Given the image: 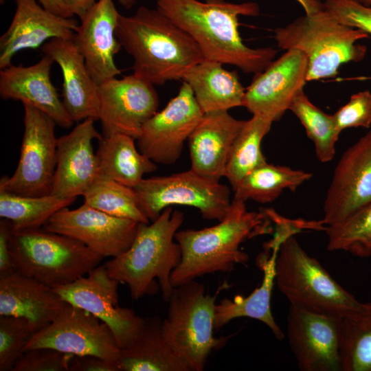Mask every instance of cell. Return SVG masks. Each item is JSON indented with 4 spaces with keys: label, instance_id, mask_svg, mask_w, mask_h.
Wrapping results in <instances>:
<instances>
[{
    "label": "cell",
    "instance_id": "cell-19",
    "mask_svg": "<svg viewBox=\"0 0 371 371\" xmlns=\"http://www.w3.org/2000/svg\"><path fill=\"white\" fill-rule=\"evenodd\" d=\"M93 118L78 124L58 138L56 165L51 194L65 199L83 196L99 177V164L93 142L102 136Z\"/></svg>",
    "mask_w": 371,
    "mask_h": 371
},
{
    "label": "cell",
    "instance_id": "cell-7",
    "mask_svg": "<svg viewBox=\"0 0 371 371\" xmlns=\"http://www.w3.org/2000/svg\"><path fill=\"white\" fill-rule=\"evenodd\" d=\"M216 295L192 280L175 286L162 320L163 335L190 371H202L210 353L223 347L229 336H214Z\"/></svg>",
    "mask_w": 371,
    "mask_h": 371
},
{
    "label": "cell",
    "instance_id": "cell-2",
    "mask_svg": "<svg viewBox=\"0 0 371 371\" xmlns=\"http://www.w3.org/2000/svg\"><path fill=\"white\" fill-rule=\"evenodd\" d=\"M116 36L133 60V73L154 85L182 80L203 60L196 43L157 8L139 7L129 16L120 15Z\"/></svg>",
    "mask_w": 371,
    "mask_h": 371
},
{
    "label": "cell",
    "instance_id": "cell-30",
    "mask_svg": "<svg viewBox=\"0 0 371 371\" xmlns=\"http://www.w3.org/2000/svg\"><path fill=\"white\" fill-rule=\"evenodd\" d=\"M313 176L311 172L267 162L247 174L234 190L232 200L269 203L285 190L295 192Z\"/></svg>",
    "mask_w": 371,
    "mask_h": 371
},
{
    "label": "cell",
    "instance_id": "cell-44",
    "mask_svg": "<svg viewBox=\"0 0 371 371\" xmlns=\"http://www.w3.org/2000/svg\"><path fill=\"white\" fill-rule=\"evenodd\" d=\"M46 10L63 17H73L74 14L62 0H38Z\"/></svg>",
    "mask_w": 371,
    "mask_h": 371
},
{
    "label": "cell",
    "instance_id": "cell-38",
    "mask_svg": "<svg viewBox=\"0 0 371 371\" xmlns=\"http://www.w3.org/2000/svg\"><path fill=\"white\" fill-rule=\"evenodd\" d=\"M74 355L50 348H35L25 350L12 371H69Z\"/></svg>",
    "mask_w": 371,
    "mask_h": 371
},
{
    "label": "cell",
    "instance_id": "cell-6",
    "mask_svg": "<svg viewBox=\"0 0 371 371\" xmlns=\"http://www.w3.org/2000/svg\"><path fill=\"white\" fill-rule=\"evenodd\" d=\"M9 249L15 271L52 288L87 275L104 258L75 238L43 228L12 231Z\"/></svg>",
    "mask_w": 371,
    "mask_h": 371
},
{
    "label": "cell",
    "instance_id": "cell-45",
    "mask_svg": "<svg viewBox=\"0 0 371 371\" xmlns=\"http://www.w3.org/2000/svg\"><path fill=\"white\" fill-rule=\"evenodd\" d=\"M303 8L306 14H312L324 8L321 0H295Z\"/></svg>",
    "mask_w": 371,
    "mask_h": 371
},
{
    "label": "cell",
    "instance_id": "cell-1",
    "mask_svg": "<svg viewBox=\"0 0 371 371\" xmlns=\"http://www.w3.org/2000/svg\"><path fill=\"white\" fill-rule=\"evenodd\" d=\"M156 8L183 30L196 43L205 59L234 65L256 74L274 59L271 47L251 48L241 38L240 16H257L255 2L224 0H155Z\"/></svg>",
    "mask_w": 371,
    "mask_h": 371
},
{
    "label": "cell",
    "instance_id": "cell-13",
    "mask_svg": "<svg viewBox=\"0 0 371 371\" xmlns=\"http://www.w3.org/2000/svg\"><path fill=\"white\" fill-rule=\"evenodd\" d=\"M341 316L290 304L286 334L302 371H341Z\"/></svg>",
    "mask_w": 371,
    "mask_h": 371
},
{
    "label": "cell",
    "instance_id": "cell-26",
    "mask_svg": "<svg viewBox=\"0 0 371 371\" xmlns=\"http://www.w3.org/2000/svg\"><path fill=\"white\" fill-rule=\"evenodd\" d=\"M280 242L271 240L265 243L264 254L258 258L257 264L263 272L260 285L247 297L236 296L232 300L224 298L216 305L214 329L219 330L232 319L249 317L265 324L274 337L281 341L284 335L276 323L271 310V298L276 284V260Z\"/></svg>",
    "mask_w": 371,
    "mask_h": 371
},
{
    "label": "cell",
    "instance_id": "cell-24",
    "mask_svg": "<svg viewBox=\"0 0 371 371\" xmlns=\"http://www.w3.org/2000/svg\"><path fill=\"white\" fill-rule=\"evenodd\" d=\"M245 122L228 111L204 113L188 139L190 168L219 181L225 176L232 148Z\"/></svg>",
    "mask_w": 371,
    "mask_h": 371
},
{
    "label": "cell",
    "instance_id": "cell-29",
    "mask_svg": "<svg viewBox=\"0 0 371 371\" xmlns=\"http://www.w3.org/2000/svg\"><path fill=\"white\" fill-rule=\"evenodd\" d=\"M135 139L125 134L113 133L98 140L99 176L134 188L145 174L157 170L155 163L139 151Z\"/></svg>",
    "mask_w": 371,
    "mask_h": 371
},
{
    "label": "cell",
    "instance_id": "cell-18",
    "mask_svg": "<svg viewBox=\"0 0 371 371\" xmlns=\"http://www.w3.org/2000/svg\"><path fill=\"white\" fill-rule=\"evenodd\" d=\"M371 203V130L337 163L324 203L326 226L337 224Z\"/></svg>",
    "mask_w": 371,
    "mask_h": 371
},
{
    "label": "cell",
    "instance_id": "cell-21",
    "mask_svg": "<svg viewBox=\"0 0 371 371\" xmlns=\"http://www.w3.org/2000/svg\"><path fill=\"white\" fill-rule=\"evenodd\" d=\"M15 1L12 20L0 38V69L11 65L22 50L36 49L52 38L73 40L78 26L76 19L52 13L38 0Z\"/></svg>",
    "mask_w": 371,
    "mask_h": 371
},
{
    "label": "cell",
    "instance_id": "cell-12",
    "mask_svg": "<svg viewBox=\"0 0 371 371\" xmlns=\"http://www.w3.org/2000/svg\"><path fill=\"white\" fill-rule=\"evenodd\" d=\"M41 347L78 356L94 355L115 362H118L121 353L106 324L70 304L52 323L34 335L25 350Z\"/></svg>",
    "mask_w": 371,
    "mask_h": 371
},
{
    "label": "cell",
    "instance_id": "cell-42",
    "mask_svg": "<svg viewBox=\"0 0 371 371\" xmlns=\"http://www.w3.org/2000/svg\"><path fill=\"white\" fill-rule=\"evenodd\" d=\"M12 232L10 221H0V276L14 271L10 249L9 238Z\"/></svg>",
    "mask_w": 371,
    "mask_h": 371
},
{
    "label": "cell",
    "instance_id": "cell-37",
    "mask_svg": "<svg viewBox=\"0 0 371 371\" xmlns=\"http://www.w3.org/2000/svg\"><path fill=\"white\" fill-rule=\"evenodd\" d=\"M36 333L25 318L0 316V371H12Z\"/></svg>",
    "mask_w": 371,
    "mask_h": 371
},
{
    "label": "cell",
    "instance_id": "cell-31",
    "mask_svg": "<svg viewBox=\"0 0 371 371\" xmlns=\"http://www.w3.org/2000/svg\"><path fill=\"white\" fill-rule=\"evenodd\" d=\"M75 200L52 194L29 196L0 190V217L10 221L12 232L39 229L55 213L68 207Z\"/></svg>",
    "mask_w": 371,
    "mask_h": 371
},
{
    "label": "cell",
    "instance_id": "cell-32",
    "mask_svg": "<svg viewBox=\"0 0 371 371\" xmlns=\"http://www.w3.org/2000/svg\"><path fill=\"white\" fill-rule=\"evenodd\" d=\"M341 371H371V303L340 317Z\"/></svg>",
    "mask_w": 371,
    "mask_h": 371
},
{
    "label": "cell",
    "instance_id": "cell-36",
    "mask_svg": "<svg viewBox=\"0 0 371 371\" xmlns=\"http://www.w3.org/2000/svg\"><path fill=\"white\" fill-rule=\"evenodd\" d=\"M325 232L328 250L344 251L359 258L371 256V203L327 226Z\"/></svg>",
    "mask_w": 371,
    "mask_h": 371
},
{
    "label": "cell",
    "instance_id": "cell-35",
    "mask_svg": "<svg viewBox=\"0 0 371 371\" xmlns=\"http://www.w3.org/2000/svg\"><path fill=\"white\" fill-rule=\"evenodd\" d=\"M289 110L298 118L313 142L318 160L322 163L331 161L341 133L333 115L324 112L313 104L304 91L296 96Z\"/></svg>",
    "mask_w": 371,
    "mask_h": 371
},
{
    "label": "cell",
    "instance_id": "cell-10",
    "mask_svg": "<svg viewBox=\"0 0 371 371\" xmlns=\"http://www.w3.org/2000/svg\"><path fill=\"white\" fill-rule=\"evenodd\" d=\"M24 131L19 160L12 176H3L0 190L29 196L51 194L56 165V122L29 104H23Z\"/></svg>",
    "mask_w": 371,
    "mask_h": 371
},
{
    "label": "cell",
    "instance_id": "cell-47",
    "mask_svg": "<svg viewBox=\"0 0 371 371\" xmlns=\"http://www.w3.org/2000/svg\"><path fill=\"white\" fill-rule=\"evenodd\" d=\"M363 5L371 7V0H354Z\"/></svg>",
    "mask_w": 371,
    "mask_h": 371
},
{
    "label": "cell",
    "instance_id": "cell-23",
    "mask_svg": "<svg viewBox=\"0 0 371 371\" xmlns=\"http://www.w3.org/2000/svg\"><path fill=\"white\" fill-rule=\"evenodd\" d=\"M41 50L60 68L63 102L73 121L87 118L98 120L99 85L91 76L73 40L52 38L43 45Z\"/></svg>",
    "mask_w": 371,
    "mask_h": 371
},
{
    "label": "cell",
    "instance_id": "cell-41",
    "mask_svg": "<svg viewBox=\"0 0 371 371\" xmlns=\"http://www.w3.org/2000/svg\"><path fill=\"white\" fill-rule=\"evenodd\" d=\"M69 371H119L117 362L94 355H74Z\"/></svg>",
    "mask_w": 371,
    "mask_h": 371
},
{
    "label": "cell",
    "instance_id": "cell-14",
    "mask_svg": "<svg viewBox=\"0 0 371 371\" xmlns=\"http://www.w3.org/2000/svg\"><path fill=\"white\" fill-rule=\"evenodd\" d=\"M203 114L192 89L183 81L177 95L143 125L137 139L139 151L155 164H175Z\"/></svg>",
    "mask_w": 371,
    "mask_h": 371
},
{
    "label": "cell",
    "instance_id": "cell-40",
    "mask_svg": "<svg viewBox=\"0 0 371 371\" xmlns=\"http://www.w3.org/2000/svg\"><path fill=\"white\" fill-rule=\"evenodd\" d=\"M324 7L341 23L371 35V7L354 0H325Z\"/></svg>",
    "mask_w": 371,
    "mask_h": 371
},
{
    "label": "cell",
    "instance_id": "cell-16",
    "mask_svg": "<svg viewBox=\"0 0 371 371\" xmlns=\"http://www.w3.org/2000/svg\"><path fill=\"white\" fill-rule=\"evenodd\" d=\"M139 223L83 203L74 210L58 211L42 228L75 238L104 258H114L129 248Z\"/></svg>",
    "mask_w": 371,
    "mask_h": 371
},
{
    "label": "cell",
    "instance_id": "cell-43",
    "mask_svg": "<svg viewBox=\"0 0 371 371\" xmlns=\"http://www.w3.org/2000/svg\"><path fill=\"white\" fill-rule=\"evenodd\" d=\"M74 15L81 19L89 9L95 4L96 0H62Z\"/></svg>",
    "mask_w": 371,
    "mask_h": 371
},
{
    "label": "cell",
    "instance_id": "cell-33",
    "mask_svg": "<svg viewBox=\"0 0 371 371\" xmlns=\"http://www.w3.org/2000/svg\"><path fill=\"white\" fill-rule=\"evenodd\" d=\"M273 122L252 115L246 120L235 139L227 162L225 177L233 190L251 170L267 162L261 150V142Z\"/></svg>",
    "mask_w": 371,
    "mask_h": 371
},
{
    "label": "cell",
    "instance_id": "cell-8",
    "mask_svg": "<svg viewBox=\"0 0 371 371\" xmlns=\"http://www.w3.org/2000/svg\"><path fill=\"white\" fill-rule=\"evenodd\" d=\"M276 284L290 304L315 311L341 316L361 304L294 236L286 238L279 249Z\"/></svg>",
    "mask_w": 371,
    "mask_h": 371
},
{
    "label": "cell",
    "instance_id": "cell-22",
    "mask_svg": "<svg viewBox=\"0 0 371 371\" xmlns=\"http://www.w3.org/2000/svg\"><path fill=\"white\" fill-rule=\"evenodd\" d=\"M54 60L44 56L30 66L12 64L0 70V96L3 100H19L52 117L57 125L70 128L74 121L50 78Z\"/></svg>",
    "mask_w": 371,
    "mask_h": 371
},
{
    "label": "cell",
    "instance_id": "cell-17",
    "mask_svg": "<svg viewBox=\"0 0 371 371\" xmlns=\"http://www.w3.org/2000/svg\"><path fill=\"white\" fill-rule=\"evenodd\" d=\"M307 70V59L303 52L286 50L254 75L245 89L244 106L252 115H260L273 122L280 120L304 91Z\"/></svg>",
    "mask_w": 371,
    "mask_h": 371
},
{
    "label": "cell",
    "instance_id": "cell-39",
    "mask_svg": "<svg viewBox=\"0 0 371 371\" xmlns=\"http://www.w3.org/2000/svg\"><path fill=\"white\" fill-rule=\"evenodd\" d=\"M333 115L337 128H369L371 125V92L361 91L352 95L348 102Z\"/></svg>",
    "mask_w": 371,
    "mask_h": 371
},
{
    "label": "cell",
    "instance_id": "cell-4",
    "mask_svg": "<svg viewBox=\"0 0 371 371\" xmlns=\"http://www.w3.org/2000/svg\"><path fill=\"white\" fill-rule=\"evenodd\" d=\"M184 214L171 207L164 209L151 223H139L129 248L104 265L109 276L127 285L131 297L139 299L161 289L167 302L173 290L172 271L181 259L175 234Z\"/></svg>",
    "mask_w": 371,
    "mask_h": 371
},
{
    "label": "cell",
    "instance_id": "cell-27",
    "mask_svg": "<svg viewBox=\"0 0 371 371\" xmlns=\"http://www.w3.org/2000/svg\"><path fill=\"white\" fill-rule=\"evenodd\" d=\"M223 65L204 59L189 69L183 77L204 113L244 106L245 89L236 72L226 70Z\"/></svg>",
    "mask_w": 371,
    "mask_h": 371
},
{
    "label": "cell",
    "instance_id": "cell-9",
    "mask_svg": "<svg viewBox=\"0 0 371 371\" xmlns=\"http://www.w3.org/2000/svg\"><path fill=\"white\" fill-rule=\"evenodd\" d=\"M134 189L143 212L151 222L172 205L195 207L204 219L220 221L232 202L228 186L192 168L168 176L144 178Z\"/></svg>",
    "mask_w": 371,
    "mask_h": 371
},
{
    "label": "cell",
    "instance_id": "cell-15",
    "mask_svg": "<svg viewBox=\"0 0 371 371\" xmlns=\"http://www.w3.org/2000/svg\"><path fill=\"white\" fill-rule=\"evenodd\" d=\"M154 86L135 73L99 85L98 120L105 135L122 133L138 138L144 123L157 112L159 102Z\"/></svg>",
    "mask_w": 371,
    "mask_h": 371
},
{
    "label": "cell",
    "instance_id": "cell-46",
    "mask_svg": "<svg viewBox=\"0 0 371 371\" xmlns=\"http://www.w3.org/2000/svg\"><path fill=\"white\" fill-rule=\"evenodd\" d=\"M137 0H117V1L125 9H131L137 3Z\"/></svg>",
    "mask_w": 371,
    "mask_h": 371
},
{
    "label": "cell",
    "instance_id": "cell-20",
    "mask_svg": "<svg viewBox=\"0 0 371 371\" xmlns=\"http://www.w3.org/2000/svg\"><path fill=\"white\" fill-rule=\"evenodd\" d=\"M120 15L113 0H98L80 19L73 38L98 85L121 74L114 60L122 47L115 34Z\"/></svg>",
    "mask_w": 371,
    "mask_h": 371
},
{
    "label": "cell",
    "instance_id": "cell-25",
    "mask_svg": "<svg viewBox=\"0 0 371 371\" xmlns=\"http://www.w3.org/2000/svg\"><path fill=\"white\" fill-rule=\"evenodd\" d=\"M69 304L53 289L16 271L0 276V316L29 320L35 330L52 323Z\"/></svg>",
    "mask_w": 371,
    "mask_h": 371
},
{
    "label": "cell",
    "instance_id": "cell-5",
    "mask_svg": "<svg viewBox=\"0 0 371 371\" xmlns=\"http://www.w3.org/2000/svg\"><path fill=\"white\" fill-rule=\"evenodd\" d=\"M368 38L366 32L341 23L324 8L274 31L279 48L305 54L307 82L335 77L342 65L362 60L367 47L357 42Z\"/></svg>",
    "mask_w": 371,
    "mask_h": 371
},
{
    "label": "cell",
    "instance_id": "cell-28",
    "mask_svg": "<svg viewBox=\"0 0 371 371\" xmlns=\"http://www.w3.org/2000/svg\"><path fill=\"white\" fill-rule=\"evenodd\" d=\"M161 324L158 316L144 318L133 343L121 349L119 371H190L165 339Z\"/></svg>",
    "mask_w": 371,
    "mask_h": 371
},
{
    "label": "cell",
    "instance_id": "cell-48",
    "mask_svg": "<svg viewBox=\"0 0 371 371\" xmlns=\"http://www.w3.org/2000/svg\"><path fill=\"white\" fill-rule=\"evenodd\" d=\"M5 1H6V0H0V3H1V4H3V3H5Z\"/></svg>",
    "mask_w": 371,
    "mask_h": 371
},
{
    "label": "cell",
    "instance_id": "cell-34",
    "mask_svg": "<svg viewBox=\"0 0 371 371\" xmlns=\"http://www.w3.org/2000/svg\"><path fill=\"white\" fill-rule=\"evenodd\" d=\"M82 196L84 203L109 215L149 223L133 188L99 176Z\"/></svg>",
    "mask_w": 371,
    "mask_h": 371
},
{
    "label": "cell",
    "instance_id": "cell-3",
    "mask_svg": "<svg viewBox=\"0 0 371 371\" xmlns=\"http://www.w3.org/2000/svg\"><path fill=\"white\" fill-rule=\"evenodd\" d=\"M273 223L261 210L248 211L245 202L232 200L231 207L216 225L201 229L178 231L175 240L181 259L172 271L173 287L215 272H230L236 265L246 263L247 254L240 249L245 240L271 234Z\"/></svg>",
    "mask_w": 371,
    "mask_h": 371
},
{
    "label": "cell",
    "instance_id": "cell-11",
    "mask_svg": "<svg viewBox=\"0 0 371 371\" xmlns=\"http://www.w3.org/2000/svg\"><path fill=\"white\" fill-rule=\"evenodd\" d=\"M119 282L109 276L104 265L54 291L71 305L81 308L106 324L120 349L129 346L139 333L144 318L119 306Z\"/></svg>",
    "mask_w": 371,
    "mask_h": 371
}]
</instances>
